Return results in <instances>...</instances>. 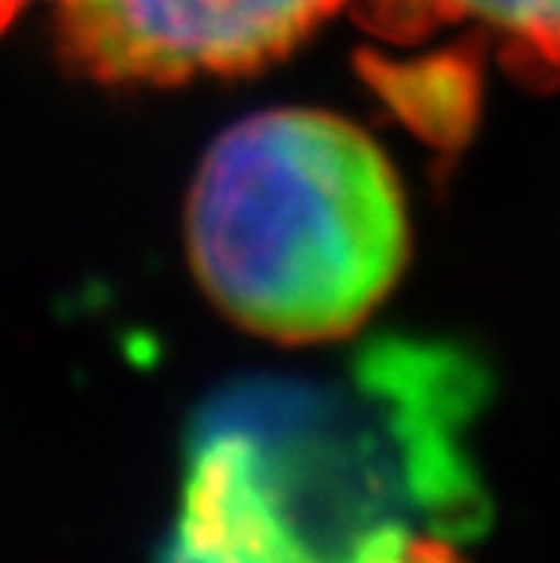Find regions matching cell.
<instances>
[{
  "mask_svg": "<svg viewBox=\"0 0 560 563\" xmlns=\"http://www.w3.org/2000/svg\"><path fill=\"white\" fill-rule=\"evenodd\" d=\"M481 371L440 345H378L342 382H248L186 459L172 563H422L484 520L459 443Z\"/></svg>",
  "mask_w": 560,
  "mask_h": 563,
  "instance_id": "obj_1",
  "label": "cell"
},
{
  "mask_svg": "<svg viewBox=\"0 0 560 563\" xmlns=\"http://www.w3.org/2000/svg\"><path fill=\"white\" fill-rule=\"evenodd\" d=\"M197 284L237 328L339 342L404 277L411 219L383 146L325 110H266L216 139L189 186Z\"/></svg>",
  "mask_w": 560,
  "mask_h": 563,
  "instance_id": "obj_2",
  "label": "cell"
},
{
  "mask_svg": "<svg viewBox=\"0 0 560 563\" xmlns=\"http://www.w3.org/2000/svg\"><path fill=\"white\" fill-rule=\"evenodd\" d=\"M350 0H58L69 66L113 88L241 77L277 63Z\"/></svg>",
  "mask_w": 560,
  "mask_h": 563,
  "instance_id": "obj_3",
  "label": "cell"
},
{
  "mask_svg": "<svg viewBox=\"0 0 560 563\" xmlns=\"http://www.w3.org/2000/svg\"><path fill=\"white\" fill-rule=\"evenodd\" d=\"M361 15L375 37L393 44L466 22L520 74L560 80V0H364Z\"/></svg>",
  "mask_w": 560,
  "mask_h": 563,
  "instance_id": "obj_4",
  "label": "cell"
},
{
  "mask_svg": "<svg viewBox=\"0 0 560 563\" xmlns=\"http://www.w3.org/2000/svg\"><path fill=\"white\" fill-rule=\"evenodd\" d=\"M30 4H33V0H0V33H4Z\"/></svg>",
  "mask_w": 560,
  "mask_h": 563,
  "instance_id": "obj_5",
  "label": "cell"
}]
</instances>
